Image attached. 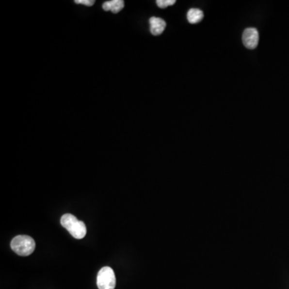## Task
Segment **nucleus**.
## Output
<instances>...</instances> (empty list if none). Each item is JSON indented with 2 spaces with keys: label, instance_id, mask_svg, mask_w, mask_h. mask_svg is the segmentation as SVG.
<instances>
[{
  "label": "nucleus",
  "instance_id": "nucleus-1",
  "mask_svg": "<svg viewBox=\"0 0 289 289\" xmlns=\"http://www.w3.org/2000/svg\"><path fill=\"white\" fill-rule=\"evenodd\" d=\"M61 225L67 229L71 236L77 240L84 238L86 236L87 228L84 222L80 221L73 215L65 214L61 217Z\"/></svg>",
  "mask_w": 289,
  "mask_h": 289
},
{
  "label": "nucleus",
  "instance_id": "nucleus-2",
  "mask_svg": "<svg viewBox=\"0 0 289 289\" xmlns=\"http://www.w3.org/2000/svg\"><path fill=\"white\" fill-rule=\"evenodd\" d=\"M11 247L17 255L28 257L35 251V242L30 236H17L12 240Z\"/></svg>",
  "mask_w": 289,
  "mask_h": 289
},
{
  "label": "nucleus",
  "instance_id": "nucleus-3",
  "mask_svg": "<svg viewBox=\"0 0 289 289\" xmlns=\"http://www.w3.org/2000/svg\"><path fill=\"white\" fill-rule=\"evenodd\" d=\"M96 284L99 289H114L116 287L114 271L110 267L101 268L98 273Z\"/></svg>",
  "mask_w": 289,
  "mask_h": 289
},
{
  "label": "nucleus",
  "instance_id": "nucleus-4",
  "mask_svg": "<svg viewBox=\"0 0 289 289\" xmlns=\"http://www.w3.org/2000/svg\"><path fill=\"white\" fill-rule=\"evenodd\" d=\"M242 42L245 47L255 49L259 43V32L256 28H247L242 34Z\"/></svg>",
  "mask_w": 289,
  "mask_h": 289
},
{
  "label": "nucleus",
  "instance_id": "nucleus-5",
  "mask_svg": "<svg viewBox=\"0 0 289 289\" xmlns=\"http://www.w3.org/2000/svg\"><path fill=\"white\" fill-rule=\"evenodd\" d=\"M150 32L154 35H161L166 27V23L164 19L159 17H151L149 19Z\"/></svg>",
  "mask_w": 289,
  "mask_h": 289
},
{
  "label": "nucleus",
  "instance_id": "nucleus-6",
  "mask_svg": "<svg viewBox=\"0 0 289 289\" xmlns=\"http://www.w3.org/2000/svg\"><path fill=\"white\" fill-rule=\"evenodd\" d=\"M125 2L123 0H111L103 3L102 8L105 12H112L114 14H117L123 9Z\"/></svg>",
  "mask_w": 289,
  "mask_h": 289
},
{
  "label": "nucleus",
  "instance_id": "nucleus-7",
  "mask_svg": "<svg viewBox=\"0 0 289 289\" xmlns=\"http://www.w3.org/2000/svg\"><path fill=\"white\" fill-rule=\"evenodd\" d=\"M203 12L199 9L192 8L187 12V19L191 24H198L203 19Z\"/></svg>",
  "mask_w": 289,
  "mask_h": 289
},
{
  "label": "nucleus",
  "instance_id": "nucleus-8",
  "mask_svg": "<svg viewBox=\"0 0 289 289\" xmlns=\"http://www.w3.org/2000/svg\"><path fill=\"white\" fill-rule=\"evenodd\" d=\"M175 2H176L175 0H158L156 3L158 7H160V8H166L169 6H172V5L175 4Z\"/></svg>",
  "mask_w": 289,
  "mask_h": 289
},
{
  "label": "nucleus",
  "instance_id": "nucleus-9",
  "mask_svg": "<svg viewBox=\"0 0 289 289\" xmlns=\"http://www.w3.org/2000/svg\"><path fill=\"white\" fill-rule=\"evenodd\" d=\"M75 2L77 4H83L88 6V7H91L95 3V1L94 0H76Z\"/></svg>",
  "mask_w": 289,
  "mask_h": 289
}]
</instances>
